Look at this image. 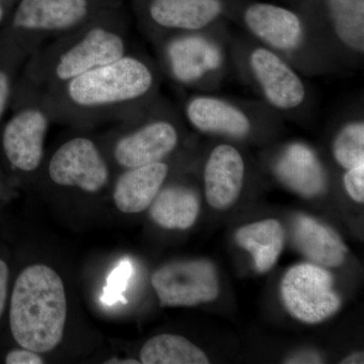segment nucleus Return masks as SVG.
<instances>
[{"label": "nucleus", "mask_w": 364, "mask_h": 364, "mask_svg": "<svg viewBox=\"0 0 364 364\" xmlns=\"http://www.w3.org/2000/svg\"><path fill=\"white\" fill-rule=\"evenodd\" d=\"M157 75L145 59L124 55L39 93L51 117L91 119L117 116L142 104L156 90Z\"/></svg>", "instance_id": "f257e3e1"}, {"label": "nucleus", "mask_w": 364, "mask_h": 364, "mask_svg": "<svg viewBox=\"0 0 364 364\" xmlns=\"http://www.w3.org/2000/svg\"><path fill=\"white\" fill-rule=\"evenodd\" d=\"M33 53L18 83L45 93L122 58L128 54V42L116 26L95 23L60 36L49 47Z\"/></svg>", "instance_id": "f03ea898"}, {"label": "nucleus", "mask_w": 364, "mask_h": 364, "mask_svg": "<svg viewBox=\"0 0 364 364\" xmlns=\"http://www.w3.org/2000/svg\"><path fill=\"white\" fill-rule=\"evenodd\" d=\"M67 317L65 287L51 267H26L14 284L9 323L16 343L37 353L56 348Z\"/></svg>", "instance_id": "7ed1b4c3"}, {"label": "nucleus", "mask_w": 364, "mask_h": 364, "mask_svg": "<svg viewBox=\"0 0 364 364\" xmlns=\"http://www.w3.org/2000/svg\"><path fill=\"white\" fill-rule=\"evenodd\" d=\"M88 14L87 0H21L0 40L28 57L46 38L85 26Z\"/></svg>", "instance_id": "20e7f679"}, {"label": "nucleus", "mask_w": 364, "mask_h": 364, "mask_svg": "<svg viewBox=\"0 0 364 364\" xmlns=\"http://www.w3.org/2000/svg\"><path fill=\"white\" fill-rule=\"evenodd\" d=\"M11 107L14 112L2 128V150L9 164L18 171H36L44 158L51 116L39 93L18 82Z\"/></svg>", "instance_id": "39448f33"}, {"label": "nucleus", "mask_w": 364, "mask_h": 364, "mask_svg": "<svg viewBox=\"0 0 364 364\" xmlns=\"http://www.w3.org/2000/svg\"><path fill=\"white\" fill-rule=\"evenodd\" d=\"M280 294L289 315L306 324L327 320L342 305L331 273L314 263L289 268L282 277Z\"/></svg>", "instance_id": "423d86ee"}, {"label": "nucleus", "mask_w": 364, "mask_h": 364, "mask_svg": "<svg viewBox=\"0 0 364 364\" xmlns=\"http://www.w3.org/2000/svg\"><path fill=\"white\" fill-rule=\"evenodd\" d=\"M243 21L256 40L284 59L299 62L312 50V33L298 14L284 7L254 4L244 11Z\"/></svg>", "instance_id": "0eeeda50"}, {"label": "nucleus", "mask_w": 364, "mask_h": 364, "mask_svg": "<svg viewBox=\"0 0 364 364\" xmlns=\"http://www.w3.org/2000/svg\"><path fill=\"white\" fill-rule=\"evenodd\" d=\"M161 306H193L215 301L220 287L214 264L208 260L169 263L152 275Z\"/></svg>", "instance_id": "6e6552de"}, {"label": "nucleus", "mask_w": 364, "mask_h": 364, "mask_svg": "<svg viewBox=\"0 0 364 364\" xmlns=\"http://www.w3.org/2000/svg\"><path fill=\"white\" fill-rule=\"evenodd\" d=\"M247 66L254 82L273 109L289 112L305 104V83L279 53L265 46H255L248 52Z\"/></svg>", "instance_id": "1a4fd4ad"}, {"label": "nucleus", "mask_w": 364, "mask_h": 364, "mask_svg": "<svg viewBox=\"0 0 364 364\" xmlns=\"http://www.w3.org/2000/svg\"><path fill=\"white\" fill-rule=\"evenodd\" d=\"M50 179L60 186H76L97 193L109 181V170L95 143L74 136L55 151L48 166Z\"/></svg>", "instance_id": "9d476101"}, {"label": "nucleus", "mask_w": 364, "mask_h": 364, "mask_svg": "<svg viewBox=\"0 0 364 364\" xmlns=\"http://www.w3.org/2000/svg\"><path fill=\"white\" fill-rule=\"evenodd\" d=\"M152 117L114 144V157L119 166L130 169L163 161L176 150L179 141L176 124L166 116Z\"/></svg>", "instance_id": "9b49d317"}, {"label": "nucleus", "mask_w": 364, "mask_h": 364, "mask_svg": "<svg viewBox=\"0 0 364 364\" xmlns=\"http://www.w3.org/2000/svg\"><path fill=\"white\" fill-rule=\"evenodd\" d=\"M184 117L200 133L237 140L250 135L255 117L245 107L210 95L189 97L184 105Z\"/></svg>", "instance_id": "f8f14e48"}, {"label": "nucleus", "mask_w": 364, "mask_h": 364, "mask_svg": "<svg viewBox=\"0 0 364 364\" xmlns=\"http://www.w3.org/2000/svg\"><path fill=\"white\" fill-rule=\"evenodd\" d=\"M245 178V162L237 148L220 144L210 152L203 171L208 205L226 210L236 203Z\"/></svg>", "instance_id": "ddd939ff"}, {"label": "nucleus", "mask_w": 364, "mask_h": 364, "mask_svg": "<svg viewBox=\"0 0 364 364\" xmlns=\"http://www.w3.org/2000/svg\"><path fill=\"white\" fill-rule=\"evenodd\" d=\"M221 0H151L148 14L157 28L174 33H198L219 20Z\"/></svg>", "instance_id": "4468645a"}, {"label": "nucleus", "mask_w": 364, "mask_h": 364, "mask_svg": "<svg viewBox=\"0 0 364 364\" xmlns=\"http://www.w3.org/2000/svg\"><path fill=\"white\" fill-rule=\"evenodd\" d=\"M280 181L304 198L322 195L327 188V176L317 155L304 144H291L282 153L274 166Z\"/></svg>", "instance_id": "2eb2a0df"}, {"label": "nucleus", "mask_w": 364, "mask_h": 364, "mask_svg": "<svg viewBox=\"0 0 364 364\" xmlns=\"http://www.w3.org/2000/svg\"><path fill=\"white\" fill-rule=\"evenodd\" d=\"M169 173L164 161L126 169L114 188L117 208L126 214H136L150 207Z\"/></svg>", "instance_id": "dca6fc26"}, {"label": "nucleus", "mask_w": 364, "mask_h": 364, "mask_svg": "<svg viewBox=\"0 0 364 364\" xmlns=\"http://www.w3.org/2000/svg\"><path fill=\"white\" fill-rule=\"evenodd\" d=\"M293 239L299 252L318 267H338L343 264L348 252L334 230L306 215L294 219Z\"/></svg>", "instance_id": "f3484780"}, {"label": "nucleus", "mask_w": 364, "mask_h": 364, "mask_svg": "<svg viewBox=\"0 0 364 364\" xmlns=\"http://www.w3.org/2000/svg\"><path fill=\"white\" fill-rule=\"evenodd\" d=\"M237 243L253 258L258 272H267L279 260L286 241V232L277 220L252 223L237 230Z\"/></svg>", "instance_id": "a211bd4d"}, {"label": "nucleus", "mask_w": 364, "mask_h": 364, "mask_svg": "<svg viewBox=\"0 0 364 364\" xmlns=\"http://www.w3.org/2000/svg\"><path fill=\"white\" fill-rule=\"evenodd\" d=\"M200 198L191 188L173 186L162 189L151 203L153 221L168 230L193 227L200 214Z\"/></svg>", "instance_id": "6ab92c4d"}, {"label": "nucleus", "mask_w": 364, "mask_h": 364, "mask_svg": "<svg viewBox=\"0 0 364 364\" xmlns=\"http://www.w3.org/2000/svg\"><path fill=\"white\" fill-rule=\"evenodd\" d=\"M328 14L335 40L352 54L364 52V0H328Z\"/></svg>", "instance_id": "aec40b11"}, {"label": "nucleus", "mask_w": 364, "mask_h": 364, "mask_svg": "<svg viewBox=\"0 0 364 364\" xmlns=\"http://www.w3.org/2000/svg\"><path fill=\"white\" fill-rule=\"evenodd\" d=\"M144 364H208L207 355L179 335L161 334L148 340L140 352Z\"/></svg>", "instance_id": "412c9836"}, {"label": "nucleus", "mask_w": 364, "mask_h": 364, "mask_svg": "<svg viewBox=\"0 0 364 364\" xmlns=\"http://www.w3.org/2000/svg\"><path fill=\"white\" fill-rule=\"evenodd\" d=\"M335 161L345 170L364 165V122L353 119L337 132L332 144Z\"/></svg>", "instance_id": "4be33fe9"}, {"label": "nucleus", "mask_w": 364, "mask_h": 364, "mask_svg": "<svg viewBox=\"0 0 364 364\" xmlns=\"http://www.w3.org/2000/svg\"><path fill=\"white\" fill-rule=\"evenodd\" d=\"M26 58L0 41V123L11 107L18 74Z\"/></svg>", "instance_id": "5701e85b"}, {"label": "nucleus", "mask_w": 364, "mask_h": 364, "mask_svg": "<svg viewBox=\"0 0 364 364\" xmlns=\"http://www.w3.org/2000/svg\"><path fill=\"white\" fill-rule=\"evenodd\" d=\"M133 272V264L129 260L122 261L114 268V272L107 279V287H105L104 294H102V301L105 305H112L117 301L126 303L123 294L126 291Z\"/></svg>", "instance_id": "b1692460"}, {"label": "nucleus", "mask_w": 364, "mask_h": 364, "mask_svg": "<svg viewBox=\"0 0 364 364\" xmlns=\"http://www.w3.org/2000/svg\"><path fill=\"white\" fill-rule=\"evenodd\" d=\"M345 189L356 203L364 202V165L346 170L343 176Z\"/></svg>", "instance_id": "393cba45"}, {"label": "nucleus", "mask_w": 364, "mask_h": 364, "mask_svg": "<svg viewBox=\"0 0 364 364\" xmlns=\"http://www.w3.org/2000/svg\"><path fill=\"white\" fill-rule=\"evenodd\" d=\"M7 364H42L44 360L37 352L23 348V350H14L7 354Z\"/></svg>", "instance_id": "a878e982"}, {"label": "nucleus", "mask_w": 364, "mask_h": 364, "mask_svg": "<svg viewBox=\"0 0 364 364\" xmlns=\"http://www.w3.org/2000/svg\"><path fill=\"white\" fill-rule=\"evenodd\" d=\"M9 284V267L4 261L0 260V317L4 311Z\"/></svg>", "instance_id": "bb28decb"}, {"label": "nucleus", "mask_w": 364, "mask_h": 364, "mask_svg": "<svg viewBox=\"0 0 364 364\" xmlns=\"http://www.w3.org/2000/svg\"><path fill=\"white\" fill-rule=\"evenodd\" d=\"M287 363H322L320 355L316 352H301L287 359Z\"/></svg>", "instance_id": "cd10ccee"}, {"label": "nucleus", "mask_w": 364, "mask_h": 364, "mask_svg": "<svg viewBox=\"0 0 364 364\" xmlns=\"http://www.w3.org/2000/svg\"><path fill=\"white\" fill-rule=\"evenodd\" d=\"M341 363L355 364V363H363V354L360 352H355L352 353L350 355L347 356L341 361Z\"/></svg>", "instance_id": "c85d7f7f"}, {"label": "nucleus", "mask_w": 364, "mask_h": 364, "mask_svg": "<svg viewBox=\"0 0 364 364\" xmlns=\"http://www.w3.org/2000/svg\"><path fill=\"white\" fill-rule=\"evenodd\" d=\"M105 363L139 364L140 363H139V361H136L135 359H127V360H124V361H117V360H116V359H114V361L109 360V361H107V363Z\"/></svg>", "instance_id": "c756f323"}, {"label": "nucleus", "mask_w": 364, "mask_h": 364, "mask_svg": "<svg viewBox=\"0 0 364 364\" xmlns=\"http://www.w3.org/2000/svg\"><path fill=\"white\" fill-rule=\"evenodd\" d=\"M4 16H6V14H4V6H2L1 2H0V26L4 23Z\"/></svg>", "instance_id": "7c9ffc66"}]
</instances>
